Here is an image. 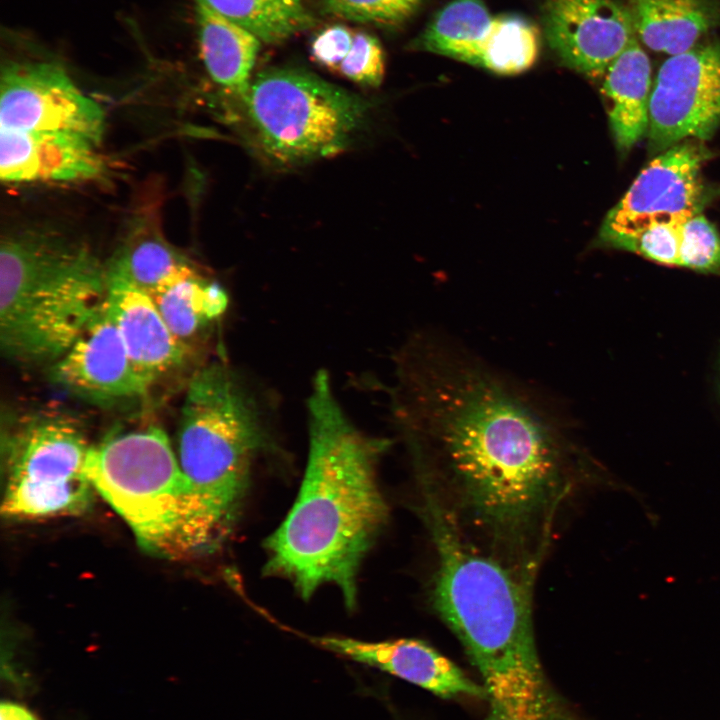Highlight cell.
I'll use <instances>...</instances> for the list:
<instances>
[{
    "instance_id": "1",
    "label": "cell",
    "mask_w": 720,
    "mask_h": 720,
    "mask_svg": "<svg viewBox=\"0 0 720 720\" xmlns=\"http://www.w3.org/2000/svg\"><path fill=\"white\" fill-rule=\"evenodd\" d=\"M392 419L424 488L475 550L534 580L585 474L550 401L432 331L396 353Z\"/></svg>"
},
{
    "instance_id": "13",
    "label": "cell",
    "mask_w": 720,
    "mask_h": 720,
    "mask_svg": "<svg viewBox=\"0 0 720 720\" xmlns=\"http://www.w3.org/2000/svg\"><path fill=\"white\" fill-rule=\"evenodd\" d=\"M50 380L97 405L144 396L150 386L138 374L103 302L71 347L50 366Z\"/></svg>"
},
{
    "instance_id": "23",
    "label": "cell",
    "mask_w": 720,
    "mask_h": 720,
    "mask_svg": "<svg viewBox=\"0 0 720 720\" xmlns=\"http://www.w3.org/2000/svg\"><path fill=\"white\" fill-rule=\"evenodd\" d=\"M192 265L158 233L135 230L104 266V276L106 285L122 284L149 295Z\"/></svg>"
},
{
    "instance_id": "25",
    "label": "cell",
    "mask_w": 720,
    "mask_h": 720,
    "mask_svg": "<svg viewBox=\"0 0 720 720\" xmlns=\"http://www.w3.org/2000/svg\"><path fill=\"white\" fill-rule=\"evenodd\" d=\"M336 73L359 85L379 86L385 74V56L378 38L355 30L352 43Z\"/></svg>"
},
{
    "instance_id": "9",
    "label": "cell",
    "mask_w": 720,
    "mask_h": 720,
    "mask_svg": "<svg viewBox=\"0 0 720 720\" xmlns=\"http://www.w3.org/2000/svg\"><path fill=\"white\" fill-rule=\"evenodd\" d=\"M102 107L60 65L24 61L5 65L0 82V130L66 132L101 143Z\"/></svg>"
},
{
    "instance_id": "21",
    "label": "cell",
    "mask_w": 720,
    "mask_h": 720,
    "mask_svg": "<svg viewBox=\"0 0 720 720\" xmlns=\"http://www.w3.org/2000/svg\"><path fill=\"white\" fill-rule=\"evenodd\" d=\"M194 4L201 58L209 76L241 97L251 80L262 42L205 0H194Z\"/></svg>"
},
{
    "instance_id": "28",
    "label": "cell",
    "mask_w": 720,
    "mask_h": 720,
    "mask_svg": "<svg viewBox=\"0 0 720 720\" xmlns=\"http://www.w3.org/2000/svg\"><path fill=\"white\" fill-rule=\"evenodd\" d=\"M273 1L282 3V4L290 6V7H296V8L305 7V5L303 4V0H273Z\"/></svg>"
},
{
    "instance_id": "22",
    "label": "cell",
    "mask_w": 720,
    "mask_h": 720,
    "mask_svg": "<svg viewBox=\"0 0 720 720\" xmlns=\"http://www.w3.org/2000/svg\"><path fill=\"white\" fill-rule=\"evenodd\" d=\"M628 10L637 38L670 56L693 48L715 23L705 0H629Z\"/></svg>"
},
{
    "instance_id": "26",
    "label": "cell",
    "mask_w": 720,
    "mask_h": 720,
    "mask_svg": "<svg viewBox=\"0 0 720 720\" xmlns=\"http://www.w3.org/2000/svg\"><path fill=\"white\" fill-rule=\"evenodd\" d=\"M355 30L342 25H330L319 31L312 39L310 52L312 59L331 72L337 71L347 53Z\"/></svg>"
},
{
    "instance_id": "3",
    "label": "cell",
    "mask_w": 720,
    "mask_h": 720,
    "mask_svg": "<svg viewBox=\"0 0 720 720\" xmlns=\"http://www.w3.org/2000/svg\"><path fill=\"white\" fill-rule=\"evenodd\" d=\"M422 506L436 554L433 605L481 676L484 720H561L535 643L534 582L468 545L426 491Z\"/></svg>"
},
{
    "instance_id": "2",
    "label": "cell",
    "mask_w": 720,
    "mask_h": 720,
    "mask_svg": "<svg viewBox=\"0 0 720 720\" xmlns=\"http://www.w3.org/2000/svg\"><path fill=\"white\" fill-rule=\"evenodd\" d=\"M307 411L304 477L287 516L265 542V572L287 579L305 599L332 584L351 609L360 565L387 521L377 467L390 441L352 422L325 370L313 378Z\"/></svg>"
},
{
    "instance_id": "18",
    "label": "cell",
    "mask_w": 720,
    "mask_h": 720,
    "mask_svg": "<svg viewBox=\"0 0 720 720\" xmlns=\"http://www.w3.org/2000/svg\"><path fill=\"white\" fill-rule=\"evenodd\" d=\"M599 241L663 265L720 271V234L702 213L651 220Z\"/></svg>"
},
{
    "instance_id": "8",
    "label": "cell",
    "mask_w": 720,
    "mask_h": 720,
    "mask_svg": "<svg viewBox=\"0 0 720 720\" xmlns=\"http://www.w3.org/2000/svg\"><path fill=\"white\" fill-rule=\"evenodd\" d=\"M2 513L18 520L79 515L96 493L85 471L90 446L63 415L24 421L6 441Z\"/></svg>"
},
{
    "instance_id": "7",
    "label": "cell",
    "mask_w": 720,
    "mask_h": 720,
    "mask_svg": "<svg viewBox=\"0 0 720 720\" xmlns=\"http://www.w3.org/2000/svg\"><path fill=\"white\" fill-rule=\"evenodd\" d=\"M241 99L260 147L285 166L342 152L363 126L370 106L360 96L294 67L261 71Z\"/></svg>"
},
{
    "instance_id": "16",
    "label": "cell",
    "mask_w": 720,
    "mask_h": 720,
    "mask_svg": "<svg viewBox=\"0 0 720 720\" xmlns=\"http://www.w3.org/2000/svg\"><path fill=\"white\" fill-rule=\"evenodd\" d=\"M97 147L72 133L0 130V177L11 184L95 178L104 169Z\"/></svg>"
},
{
    "instance_id": "11",
    "label": "cell",
    "mask_w": 720,
    "mask_h": 720,
    "mask_svg": "<svg viewBox=\"0 0 720 720\" xmlns=\"http://www.w3.org/2000/svg\"><path fill=\"white\" fill-rule=\"evenodd\" d=\"M720 126V42L670 56L652 87L648 137L654 151L688 138L706 140Z\"/></svg>"
},
{
    "instance_id": "15",
    "label": "cell",
    "mask_w": 720,
    "mask_h": 720,
    "mask_svg": "<svg viewBox=\"0 0 720 720\" xmlns=\"http://www.w3.org/2000/svg\"><path fill=\"white\" fill-rule=\"evenodd\" d=\"M313 641L330 652L376 667L437 696L486 699L482 685L423 641L402 638L372 642L331 635Z\"/></svg>"
},
{
    "instance_id": "10",
    "label": "cell",
    "mask_w": 720,
    "mask_h": 720,
    "mask_svg": "<svg viewBox=\"0 0 720 720\" xmlns=\"http://www.w3.org/2000/svg\"><path fill=\"white\" fill-rule=\"evenodd\" d=\"M414 48L516 74L535 62L539 33L523 17L493 15L483 0H452L414 40Z\"/></svg>"
},
{
    "instance_id": "17",
    "label": "cell",
    "mask_w": 720,
    "mask_h": 720,
    "mask_svg": "<svg viewBox=\"0 0 720 720\" xmlns=\"http://www.w3.org/2000/svg\"><path fill=\"white\" fill-rule=\"evenodd\" d=\"M104 303L134 368L150 387L185 366L193 355L173 335L148 294L107 284Z\"/></svg>"
},
{
    "instance_id": "4",
    "label": "cell",
    "mask_w": 720,
    "mask_h": 720,
    "mask_svg": "<svg viewBox=\"0 0 720 720\" xmlns=\"http://www.w3.org/2000/svg\"><path fill=\"white\" fill-rule=\"evenodd\" d=\"M276 404L250 376L214 360L187 385L178 428V461L190 512L192 553L231 532L256 462L275 448Z\"/></svg>"
},
{
    "instance_id": "27",
    "label": "cell",
    "mask_w": 720,
    "mask_h": 720,
    "mask_svg": "<svg viewBox=\"0 0 720 720\" xmlns=\"http://www.w3.org/2000/svg\"><path fill=\"white\" fill-rule=\"evenodd\" d=\"M0 720H36V718L21 705L3 702L0 706Z\"/></svg>"
},
{
    "instance_id": "20",
    "label": "cell",
    "mask_w": 720,
    "mask_h": 720,
    "mask_svg": "<svg viewBox=\"0 0 720 720\" xmlns=\"http://www.w3.org/2000/svg\"><path fill=\"white\" fill-rule=\"evenodd\" d=\"M651 92L650 60L635 34L603 75L602 94L620 150L628 151L647 132Z\"/></svg>"
},
{
    "instance_id": "24",
    "label": "cell",
    "mask_w": 720,
    "mask_h": 720,
    "mask_svg": "<svg viewBox=\"0 0 720 720\" xmlns=\"http://www.w3.org/2000/svg\"><path fill=\"white\" fill-rule=\"evenodd\" d=\"M424 0H322L331 17L382 27L398 26L412 17Z\"/></svg>"
},
{
    "instance_id": "19",
    "label": "cell",
    "mask_w": 720,
    "mask_h": 720,
    "mask_svg": "<svg viewBox=\"0 0 720 720\" xmlns=\"http://www.w3.org/2000/svg\"><path fill=\"white\" fill-rule=\"evenodd\" d=\"M149 296L173 335L193 353L210 338L229 303L223 287L195 265Z\"/></svg>"
},
{
    "instance_id": "6",
    "label": "cell",
    "mask_w": 720,
    "mask_h": 720,
    "mask_svg": "<svg viewBox=\"0 0 720 720\" xmlns=\"http://www.w3.org/2000/svg\"><path fill=\"white\" fill-rule=\"evenodd\" d=\"M85 471L145 550L191 554L187 484L161 427L117 432L90 446Z\"/></svg>"
},
{
    "instance_id": "5",
    "label": "cell",
    "mask_w": 720,
    "mask_h": 720,
    "mask_svg": "<svg viewBox=\"0 0 720 720\" xmlns=\"http://www.w3.org/2000/svg\"><path fill=\"white\" fill-rule=\"evenodd\" d=\"M104 266L79 242L32 228L0 250V346L21 364L54 363L105 300Z\"/></svg>"
},
{
    "instance_id": "14",
    "label": "cell",
    "mask_w": 720,
    "mask_h": 720,
    "mask_svg": "<svg viewBox=\"0 0 720 720\" xmlns=\"http://www.w3.org/2000/svg\"><path fill=\"white\" fill-rule=\"evenodd\" d=\"M542 23L551 50L591 78L603 77L635 35L628 8L616 0H544Z\"/></svg>"
},
{
    "instance_id": "12",
    "label": "cell",
    "mask_w": 720,
    "mask_h": 720,
    "mask_svg": "<svg viewBox=\"0 0 720 720\" xmlns=\"http://www.w3.org/2000/svg\"><path fill=\"white\" fill-rule=\"evenodd\" d=\"M706 151L694 141H682L656 156L608 212L599 239L648 221L702 213L711 200L701 168Z\"/></svg>"
}]
</instances>
